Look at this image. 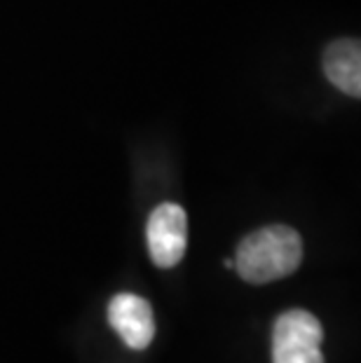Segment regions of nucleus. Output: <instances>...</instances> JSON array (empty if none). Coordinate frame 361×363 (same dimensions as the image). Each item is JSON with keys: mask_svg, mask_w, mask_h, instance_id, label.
Listing matches in <instances>:
<instances>
[{"mask_svg": "<svg viewBox=\"0 0 361 363\" xmlns=\"http://www.w3.org/2000/svg\"><path fill=\"white\" fill-rule=\"evenodd\" d=\"M326 80L348 96H361V45L352 38L333 40L324 50Z\"/></svg>", "mask_w": 361, "mask_h": 363, "instance_id": "39448f33", "label": "nucleus"}, {"mask_svg": "<svg viewBox=\"0 0 361 363\" xmlns=\"http://www.w3.org/2000/svg\"><path fill=\"white\" fill-rule=\"evenodd\" d=\"M109 323L129 350L141 352L155 337V316L145 298L136 293H118L109 303Z\"/></svg>", "mask_w": 361, "mask_h": 363, "instance_id": "20e7f679", "label": "nucleus"}, {"mask_svg": "<svg viewBox=\"0 0 361 363\" xmlns=\"http://www.w3.org/2000/svg\"><path fill=\"white\" fill-rule=\"evenodd\" d=\"M303 260V239L289 225H267L237 246L233 267L249 284H270L294 274Z\"/></svg>", "mask_w": 361, "mask_h": 363, "instance_id": "f257e3e1", "label": "nucleus"}, {"mask_svg": "<svg viewBox=\"0 0 361 363\" xmlns=\"http://www.w3.org/2000/svg\"><path fill=\"white\" fill-rule=\"evenodd\" d=\"M324 328L307 310H289L272 326V363H324Z\"/></svg>", "mask_w": 361, "mask_h": 363, "instance_id": "f03ea898", "label": "nucleus"}, {"mask_svg": "<svg viewBox=\"0 0 361 363\" xmlns=\"http://www.w3.org/2000/svg\"><path fill=\"white\" fill-rule=\"evenodd\" d=\"M150 258L157 267H174L186 256L188 216L179 204H160L145 225Z\"/></svg>", "mask_w": 361, "mask_h": 363, "instance_id": "7ed1b4c3", "label": "nucleus"}]
</instances>
